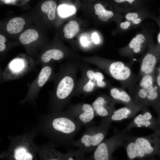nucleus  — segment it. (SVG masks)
Here are the masks:
<instances>
[{
  "label": "nucleus",
  "instance_id": "f704fd0d",
  "mask_svg": "<svg viewBox=\"0 0 160 160\" xmlns=\"http://www.w3.org/2000/svg\"><path fill=\"white\" fill-rule=\"evenodd\" d=\"M157 114V117L156 118L160 129V104L155 111Z\"/></svg>",
  "mask_w": 160,
  "mask_h": 160
},
{
  "label": "nucleus",
  "instance_id": "f03ea898",
  "mask_svg": "<svg viewBox=\"0 0 160 160\" xmlns=\"http://www.w3.org/2000/svg\"><path fill=\"white\" fill-rule=\"evenodd\" d=\"M80 63L77 60L67 61L62 63L55 73L52 80L54 85L48 104L49 113L63 111L74 97Z\"/></svg>",
  "mask_w": 160,
  "mask_h": 160
},
{
  "label": "nucleus",
  "instance_id": "423d86ee",
  "mask_svg": "<svg viewBox=\"0 0 160 160\" xmlns=\"http://www.w3.org/2000/svg\"><path fill=\"white\" fill-rule=\"evenodd\" d=\"M111 124L101 121L98 126H90L86 127L79 139L74 140L72 146L77 148L85 153L93 152L104 139Z\"/></svg>",
  "mask_w": 160,
  "mask_h": 160
},
{
  "label": "nucleus",
  "instance_id": "72a5a7b5",
  "mask_svg": "<svg viewBox=\"0 0 160 160\" xmlns=\"http://www.w3.org/2000/svg\"><path fill=\"white\" fill-rule=\"evenodd\" d=\"M92 39L95 44H99L100 43V39L97 34L95 32L92 34Z\"/></svg>",
  "mask_w": 160,
  "mask_h": 160
},
{
  "label": "nucleus",
  "instance_id": "a211bd4d",
  "mask_svg": "<svg viewBox=\"0 0 160 160\" xmlns=\"http://www.w3.org/2000/svg\"><path fill=\"white\" fill-rule=\"evenodd\" d=\"M155 17L144 7L122 14L121 20L130 22L134 28L139 26L146 19H153Z\"/></svg>",
  "mask_w": 160,
  "mask_h": 160
},
{
  "label": "nucleus",
  "instance_id": "412c9836",
  "mask_svg": "<svg viewBox=\"0 0 160 160\" xmlns=\"http://www.w3.org/2000/svg\"><path fill=\"white\" fill-rule=\"evenodd\" d=\"M142 108H136L125 106L115 110L108 117L103 118L101 121L111 124V123L121 121L134 117Z\"/></svg>",
  "mask_w": 160,
  "mask_h": 160
},
{
  "label": "nucleus",
  "instance_id": "dca6fc26",
  "mask_svg": "<svg viewBox=\"0 0 160 160\" xmlns=\"http://www.w3.org/2000/svg\"><path fill=\"white\" fill-rule=\"evenodd\" d=\"M116 104L110 96L103 94L98 96L92 105L96 116L105 118L109 116L115 110Z\"/></svg>",
  "mask_w": 160,
  "mask_h": 160
},
{
  "label": "nucleus",
  "instance_id": "7ed1b4c3",
  "mask_svg": "<svg viewBox=\"0 0 160 160\" xmlns=\"http://www.w3.org/2000/svg\"><path fill=\"white\" fill-rule=\"evenodd\" d=\"M83 61L93 65L107 74L118 81L123 88L128 89L131 96L140 78L133 71L134 60L128 63L101 57L81 58Z\"/></svg>",
  "mask_w": 160,
  "mask_h": 160
},
{
  "label": "nucleus",
  "instance_id": "e433bc0d",
  "mask_svg": "<svg viewBox=\"0 0 160 160\" xmlns=\"http://www.w3.org/2000/svg\"><path fill=\"white\" fill-rule=\"evenodd\" d=\"M160 47V31L157 37V43L156 44Z\"/></svg>",
  "mask_w": 160,
  "mask_h": 160
},
{
  "label": "nucleus",
  "instance_id": "a878e982",
  "mask_svg": "<svg viewBox=\"0 0 160 160\" xmlns=\"http://www.w3.org/2000/svg\"><path fill=\"white\" fill-rule=\"evenodd\" d=\"M95 14L98 15L99 18L104 22L108 21L114 16L113 12L111 10H107L101 4H97L94 6Z\"/></svg>",
  "mask_w": 160,
  "mask_h": 160
},
{
  "label": "nucleus",
  "instance_id": "7c9ffc66",
  "mask_svg": "<svg viewBox=\"0 0 160 160\" xmlns=\"http://www.w3.org/2000/svg\"><path fill=\"white\" fill-rule=\"evenodd\" d=\"M154 74L155 83L160 93V62L156 67Z\"/></svg>",
  "mask_w": 160,
  "mask_h": 160
},
{
  "label": "nucleus",
  "instance_id": "6e6552de",
  "mask_svg": "<svg viewBox=\"0 0 160 160\" xmlns=\"http://www.w3.org/2000/svg\"><path fill=\"white\" fill-rule=\"evenodd\" d=\"M122 131L103 140L97 147L92 154L86 159L109 160L113 159V152L119 148L123 147L130 135Z\"/></svg>",
  "mask_w": 160,
  "mask_h": 160
},
{
  "label": "nucleus",
  "instance_id": "9d476101",
  "mask_svg": "<svg viewBox=\"0 0 160 160\" xmlns=\"http://www.w3.org/2000/svg\"><path fill=\"white\" fill-rule=\"evenodd\" d=\"M55 73V64L41 67L36 77L30 84L25 97L20 101V104H23L28 103L35 105V101L40 90L47 82L52 81Z\"/></svg>",
  "mask_w": 160,
  "mask_h": 160
},
{
  "label": "nucleus",
  "instance_id": "4468645a",
  "mask_svg": "<svg viewBox=\"0 0 160 160\" xmlns=\"http://www.w3.org/2000/svg\"><path fill=\"white\" fill-rule=\"evenodd\" d=\"M54 46H45L38 55L36 62L41 67L48 64L61 62L66 59L67 55L66 52L61 48Z\"/></svg>",
  "mask_w": 160,
  "mask_h": 160
},
{
  "label": "nucleus",
  "instance_id": "39448f33",
  "mask_svg": "<svg viewBox=\"0 0 160 160\" xmlns=\"http://www.w3.org/2000/svg\"><path fill=\"white\" fill-rule=\"evenodd\" d=\"M131 96L137 105L143 107L151 106L155 111L160 104V93L154 73L140 77Z\"/></svg>",
  "mask_w": 160,
  "mask_h": 160
},
{
  "label": "nucleus",
  "instance_id": "0eeeda50",
  "mask_svg": "<svg viewBox=\"0 0 160 160\" xmlns=\"http://www.w3.org/2000/svg\"><path fill=\"white\" fill-rule=\"evenodd\" d=\"M37 65L36 61L30 56L22 54L12 59L0 73V83L21 78Z\"/></svg>",
  "mask_w": 160,
  "mask_h": 160
},
{
  "label": "nucleus",
  "instance_id": "cd10ccee",
  "mask_svg": "<svg viewBox=\"0 0 160 160\" xmlns=\"http://www.w3.org/2000/svg\"><path fill=\"white\" fill-rule=\"evenodd\" d=\"M79 26L75 21L71 20L65 26L63 31L64 36L66 39H70L73 37L79 32Z\"/></svg>",
  "mask_w": 160,
  "mask_h": 160
},
{
  "label": "nucleus",
  "instance_id": "f8f14e48",
  "mask_svg": "<svg viewBox=\"0 0 160 160\" xmlns=\"http://www.w3.org/2000/svg\"><path fill=\"white\" fill-rule=\"evenodd\" d=\"M132 139L143 149L149 159H160V129L145 136H131Z\"/></svg>",
  "mask_w": 160,
  "mask_h": 160
},
{
  "label": "nucleus",
  "instance_id": "473e14b6",
  "mask_svg": "<svg viewBox=\"0 0 160 160\" xmlns=\"http://www.w3.org/2000/svg\"><path fill=\"white\" fill-rule=\"evenodd\" d=\"M80 41L81 45L84 47L87 48L89 46V42L86 37L82 36L81 37Z\"/></svg>",
  "mask_w": 160,
  "mask_h": 160
},
{
  "label": "nucleus",
  "instance_id": "20e7f679",
  "mask_svg": "<svg viewBox=\"0 0 160 160\" xmlns=\"http://www.w3.org/2000/svg\"><path fill=\"white\" fill-rule=\"evenodd\" d=\"M39 131L33 128L23 134L10 138L8 149L2 152L0 158L12 160H36V145L33 140Z\"/></svg>",
  "mask_w": 160,
  "mask_h": 160
},
{
  "label": "nucleus",
  "instance_id": "393cba45",
  "mask_svg": "<svg viewBox=\"0 0 160 160\" xmlns=\"http://www.w3.org/2000/svg\"><path fill=\"white\" fill-rule=\"evenodd\" d=\"M25 23V20L21 17L12 18L9 21L7 24V30L10 34H17L22 31Z\"/></svg>",
  "mask_w": 160,
  "mask_h": 160
},
{
  "label": "nucleus",
  "instance_id": "1a4fd4ad",
  "mask_svg": "<svg viewBox=\"0 0 160 160\" xmlns=\"http://www.w3.org/2000/svg\"><path fill=\"white\" fill-rule=\"evenodd\" d=\"M153 39L151 30L144 27L132 39L128 44L119 49L118 51L122 56L134 60L137 56L145 53Z\"/></svg>",
  "mask_w": 160,
  "mask_h": 160
},
{
  "label": "nucleus",
  "instance_id": "4be33fe9",
  "mask_svg": "<svg viewBox=\"0 0 160 160\" xmlns=\"http://www.w3.org/2000/svg\"><path fill=\"white\" fill-rule=\"evenodd\" d=\"M39 36L37 31L32 29L26 30L19 36V40L20 43L25 47L31 57V55L35 54L39 49L35 44Z\"/></svg>",
  "mask_w": 160,
  "mask_h": 160
},
{
  "label": "nucleus",
  "instance_id": "b1692460",
  "mask_svg": "<svg viewBox=\"0 0 160 160\" xmlns=\"http://www.w3.org/2000/svg\"><path fill=\"white\" fill-rule=\"evenodd\" d=\"M144 0H113L117 10L121 13L124 14L144 7Z\"/></svg>",
  "mask_w": 160,
  "mask_h": 160
},
{
  "label": "nucleus",
  "instance_id": "f3484780",
  "mask_svg": "<svg viewBox=\"0 0 160 160\" xmlns=\"http://www.w3.org/2000/svg\"><path fill=\"white\" fill-rule=\"evenodd\" d=\"M56 147L49 142L43 145H36V152L40 160H68L66 152L63 153L55 149Z\"/></svg>",
  "mask_w": 160,
  "mask_h": 160
},
{
  "label": "nucleus",
  "instance_id": "4c0bfd02",
  "mask_svg": "<svg viewBox=\"0 0 160 160\" xmlns=\"http://www.w3.org/2000/svg\"><path fill=\"white\" fill-rule=\"evenodd\" d=\"M2 1L4 0V2L5 3L7 4L9 3L14 1H15V0H1Z\"/></svg>",
  "mask_w": 160,
  "mask_h": 160
},
{
  "label": "nucleus",
  "instance_id": "c756f323",
  "mask_svg": "<svg viewBox=\"0 0 160 160\" xmlns=\"http://www.w3.org/2000/svg\"><path fill=\"white\" fill-rule=\"evenodd\" d=\"M119 25L120 29L122 32L134 29L131 23L127 20H121Z\"/></svg>",
  "mask_w": 160,
  "mask_h": 160
},
{
  "label": "nucleus",
  "instance_id": "58836bf2",
  "mask_svg": "<svg viewBox=\"0 0 160 160\" xmlns=\"http://www.w3.org/2000/svg\"><path fill=\"white\" fill-rule=\"evenodd\" d=\"M156 18L158 20H159L160 21V13H159V16L158 17H156Z\"/></svg>",
  "mask_w": 160,
  "mask_h": 160
},
{
  "label": "nucleus",
  "instance_id": "c85d7f7f",
  "mask_svg": "<svg viewBox=\"0 0 160 160\" xmlns=\"http://www.w3.org/2000/svg\"><path fill=\"white\" fill-rule=\"evenodd\" d=\"M57 11L60 17L65 18L75 14L76 12V9L73 5L63 4L58 6Z\"/></svg>",
  "mask_w": 160,
  "mask_h": 160
},
{
  "label": "nucleus",
  "instance_id": "5701e85b",
  "mask_svg": "<svg viewBox=\"0 0 160 160\" xmlns=\"http://www.w3.org/2000/svg\"><path fill=\"white\" fill-rule=\"evenodd\" d=\"M131 136L130 135L123 147L126 150L128 159H149L143 149L132 139Z\"/></svg>",
  "mask_w": 160,
  "mask_h": 160
},
{
  "label": "nucleus",
  "instance_id": "9b49d317",
  "mask_svg": "<svg viewBox=\"0 0 160 160\" xmlns=\"http://www.w3.org/2000/svg\"><path fill=\"white\" fill-rule=\"evenodd\" d=\"M140 68L138 75L141 76L153 73L160 62V47L155 44L153 39L150 42L147 50L139 60Z\"/></svg>",
  "mask_w": 160,
  "mask_h": 160
},
{
  "label": "nucleus",
  "instance_id": "f257e3e1",
  "mask_svg": "<svg viewBox=\"0 0 160 160\" xmlns=\"http://www.w3.org/2000/svg\"><path fill=\"white\" fill-rule=\"evenodd\" d=\"M81 126L65 111L49 113L41 118L37 127L56 147L72 146Z\"/></svg>",
  "mask_w": 160,
  "mask_h": 160
},
{
  "label": "nucleus",
  "instance_id": "ddd939ff",
  "mask_svg": "<svg viewBox=\"0 0 160 160\" xmlns=\"http://www.w3.org/2000/svg\"><path fill=\"white\" fill-rule=\"evenodd\" d=\"M65 111L72 116L81 126L87 127L93 124L96 116L92 105L84 103L71 105Z\"/></svg>",
  "mask_w": 160,
  "mask_h": 160
},
{
  "label": "nucleus",
  "instance_id": "6ab92c4d",
  "mask_svg": "<svg viewBox=\"0 0 160 160\" xmlns=\"http://www.w3.org/2000/svg\"><path fill=\"white\" fill-rule=\"evenodd\" d=\"M109 94L110 96L117 103L121 104L125 106L134 108H143L141 106L136 104L130 95L121 87H110Z\"/></svg>",
  "mask_w": 160,
  "mask_h": 160
},
{
  "label": "nucleus",
  "instance_id": "bb28decb",
  "mask_svg": "<svg viewBox=\"0 0 160 160\" xmlns=\"http://www.w3.org/2000/svg\"><path fill=\"white\" fill-rule=\"evenodd\" d=\"M57 5L55 2L52 0L46 1L41 6L42 11L47 14L48 19L53 20L55 17Z\"/></svg>",
  "mask_w": 160,
  "mask_h": 160
},
{
  "label": "nucleus",
  "instance_id": "2f4dec72",
  "mask_svg": "<svg viewBox=\"0 0 160 160\" xmlns=\"http://www.w3.org/2000/svg\"><path fill=\"white\" fill-rule=\"evenodd\" d=\"M6 39L3 35H0V52L1 54L6 51L7 49V45L6 43Z\"/></svg>",
  "mask_w": 160,
  "mask_h": 160
},
{
  "label": "nucleus",
  "instance_id": "2eb2a0df",
  "mask_svg": "<svg viewBox=\"0 0 160 160\" xmlns=\"http://www.w3.org/2000/svg\"><path fill=\"white\" fill-rule=\"evenodd\" d=\"M142 112L136 116L123 130L127 131L133 128L144 127L153 130L160 129L156 119L153 116L148 107H143Z\"/></svg>",
  "mask_w": 160,
  "mask_h": 160
},
{
  "label": "nucleus",
  "instance_id": "c9c22d12",
  "mask_svg": "<svg viewBox=\"0 0 160 160\" xmlns=\"http://www.w3.org/2000/svg\"><path fill=\"white\" fill-rule=\"evenodd\" d=\"M153 20L157 23L160 29V21L158 20L156 17H155Z\"/></svg>",
  "mask_w": 160,
  "mask_h": 160
},
{
  "label": "nucleus",
  "instance_id": "aec40b11",
  "mask_svg": "<svg viewBox=\"0 0 160 160\" xmlns=\"http://www.w3.org/2000/svg\"><path fill=\"white\" fill-rule=\"evenodd\" d=\"M87 64V63L80 62L79 69L81 75L96 81L97 83L98 88H103L108 87V84L104 80L105 76L99 68H93Z\"/></svg>",
  "mask_w": 160,
  "mask_h": 160
}]
</instances>
